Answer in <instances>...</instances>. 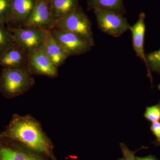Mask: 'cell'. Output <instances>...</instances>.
<instances>
[{
  "instance_id": "22",
  "label": "cell",
  "mask_w": 160,
  "mask_h": 160,
  "mask_svg": "<svg viewBox=\"0 0 160 160\" xmlns=\"http://www.w3.org/2000/svg\"><path fill=\"white\" fill-rule=\"evenodd\" d=\"M135 160H159L157 158L154 156L152 155H149L145 157H136Z\"/></svg>"
},
{
  "instance_id": "18",
  "label": "cell",
  "mask_w": 160,
  "mask_h": 160,
  "mask_svg": "<svg viewBox=\"0 0 160 160\" xmlns=\"http://www.w3.org/2000/svg\"><path fill=\"white\" fill-rule=\"evenodd\" d=\"M12 0H0V23L9 25L11 17Z\"/></svg>"
},
{
  "instance_id": "1",
  "label": "cell",
  "mask_w": 160,
  "mask_h": 160,
  "mask_svg": "<svg viewBox=\"0 0 160 160\" xmlns=\"http://www.w3.org/2000/svg\"><path fill=\"white\" fill-rule=\"evenodd\" d=\"M0 135L54 159L50 140L37 121L30 117L14 115L9 125Z\"/></svg>"
},
{
  "instance_id": "19",
  "label": "cell",
  "mask_w": 160,
  "mask_h": 160,
  "mask_svg": "<svg viewBox=\"0 0 160 160\" xmlns=\"http://www.w3.org/2000/svg\"><path fill=\"white\" fill-rule=\"evenodd\" d=\"M144 117L150 122H160V104L159 103L153 106L146 107L144 113Z\"/></svg>"
},
{
  "instance_id": "5",
  "label": "cell",
  "mask_w": 160,
  "mask_h": 160,
  "mask_svg": "<svg viewBox=\"0 0 160 160\" xmlns=\"http://www.w3.org/2000/svg\"><path fill=\"white\" fill-rule=\"evenodd\" d=\"M99 28L102 32L118 38L130 30L131 25L123 16L103 10L93 11Z\"/></svg>"
},
{
  "instance_id": "21",
  "label": "cell",
  "mask_w": 160,
  "mask_h": 160,
  "mask_svg": "<svg viewBox=\"0 0 160 160\" xmlns=\"http://www.w3.org/2000/svg\"><path fill=\"white\" fill-rule=\"evenodd\" d=\"M150 129L156 138V141L154 142L156 146H158L160 143V122L151 123Z\"/></svg>"
},
{
  "instance_id": "9",
  "label": "cell",
  "mask_w": 160,
  "mask_h": 160,
  "mask_svg": "<svg viewBox=\"0 0 160 160\" xmlns=\"http://www.w3.org/2000/svg\"><path fill=\"white\" fill-rule=\"evenodd\" d=\"M28 69L30 72L50 78L57 76V67L53 65L43 47L32 52L28 57Z\"/></svg>"
},
{
  "instance_id": "4",
  "label": "cell",
  "mask_w": 160,
  "mask_h": 160,
  "mask_svg": "<svg viewBox=\"0 0 160 160\" xmlns=\"http://www.w3.org/2000/svg\"><path fill=\"white\" fill-rule=\"evenodd\" d=\"M18 45L28 54L43 47L50 30L32 27L8 26Z\"/></svg>"
},
{
  "instance_id": "13",
  "label": "cell",
  "mask_w": 160,
  "mask_h": 160,
  "mask_svg": "<svg viewBox=\"0 0 160 160\" xmlns=\"http://www.w3.org/2000/svg\"><path fill=\"white\" fill-rule=\"evenodd\" d=\"M43 48L49 59L58 68L62 66L69 57L53 37L50 30L43 45Z\"/></svg>"
},
{
  "instance_id": "24",
  "label": "cell",
  "mask_w": 160,
  "mask_h": 160,
  "mask_svg": "<svg viewBox=\"0 0 160 160\" xmlns=\"http://www.w3.org/2000/svg\"><path fill=\"white\" fill-rule=\"evenodd\" d=\"M159 103V104H160V100L159 102V103Z\"/></svg>"
},
{
  "instance_id": "7",
  "label": "cell",
  "mask_w": 160,
  "mask_h": 160,
  "mask_svg": "<svg viewBox=\"0 0 160 160\" xmlns=\"http://www.w3.org/2000/svg\"><path fill=\"white\" fill-rule=\"evenodd\" d=\"M37 152L0 135V160H46Z\"/></svg>"
},
{
  "instance_id": "20",
  "label": "cell",
  "mask_w": 160,
  "mask_h": 160,
  "mask_svg": "<svg viewBox=\"0 0 160 160\" xmlns=\"http://www.w3.org/2000/svg\"><path fill=\"white\" fill-rule=\"evenodd\" d=\"M120 146L125 160H135V154L138 150L132 151L123 143H120Z\"/></svg>"
},
{
  "instance_id": "6",
  "label": "cell",
  "mask_w": 160,
  "mask_h": 160,
  "mask_svg": "<svg viewBox=\"0 0 160 160\" xmlns=\"http://www.w3.org/2000/svg\"><path fill=\"white\" fill-rule=\"evenodd\" d=\"M50 32L69 57L85 54L92 47L76 35L69 32L53 28Z\"/></svg>"
},
{
  "instance_id": "15",
  "label": "cell",
  "mask_w": 160,
  "mask_h": 160,
  "mask_svg": "<svg viewBox=\"0 0 160 160\" xmlns=\"http://www.w3.org/2000/svg\"><path fill=\"white\" fill-rule=\"evenodd\" d=\"M89 10H103L124 16L126 13L123 0H87Z\"/></svg>"
},
{
  "instance_id": "16",
  "label": "cell",
  "mask_w": 160,
  "mask_h": 160,
  "mask_svg": "<svg viewBox=\"0 0 160 160\" xmlns=\"http://www.w3.org/2000/svg\"><path fill=\"white\" fill-rule=\"evenodd\" d=\"M147 76L149 78L152 86V72L160 76V49L146 54Z\"/></svg>"
},
{
  "instance_id": "12",
  "label": "cell",
  "mask_w": 160,
  "mask_h": 160,
  "mask_svg": "<svg viewBox=\"0 0 160 160\" xmlns=\"http://www.w3.org/2000/svg\"><path fill=\"white\" fill-rule=\"evenodd\" d=\"M146 14L143 12H141L137 22L133 26H131L130 31L132 36L133 50L137 57L143 61L146 66V53L144 49V41L146 31Z\"/></svg>"
},
{
  "instance_id": "14",
  "label": "cell",
  "mask_w": 160,
  "mask_h": 160,
  "mask_svg": "<svg viewBox=\"0 0 160 160\" xmlns=\"http://www.w3.org/2000/svg\"><path fill=\"white\" fill-rule=\"evenodd\" d=\"M49 2L55 23L71 13L79 6L78 0H49Z\"/></svg>"
},
{
  "instance_id": "10",
  "label": "cell",
  "mask_w": 160,
  "mask_h": 160,
  "mask_svg": "<svg viewBox=\"0 0 160 160\" xmlns=\"http://www.w3.org/2000/svg\"><path fill=\"white\" fill-rule=\"evenodd\" d=\"M36 0H12L11 17L9 25L23 27L34 9Z\"/></svg>"
},
{
  "instance_id": "3",
  "label": "cell",
  "mask_w": 160,
  "mask_h": 160,
  "mask_svg": "<svg viewBox=\"0 0 160 160\" xmlns=\"http://www.w3.org/2000/svg\"><path fill=\"white\" fill-rule=\"evenodd\" d=\"M53 28L71 32L92 47L95 46L91 22L80 6L71 13L55 23Z\"/></svg>"
},
{
  "instance_id": "17",
  "label": "cell",
  "mask_w": 160,
  "mask_h": 160,
  "mask_svg": "<svg viewBox=\"0 0 160 160\" xmlns=\"http://www.w3.org/2000/svg\"><path fill=\"white\" fill-rule=\"evenodd\" d=\"M13 35L6 24L0 23V56L16 44Z\"/></svg>"
},
{
  "instance_id": "23",
  "label": "cell",
  "mask_w": 160,
  "mask_h": 160,
  "mask_svg": "<svg viewBox=\"0 0 160 160\" xmlns=\"http://www.w3.org/2000/svg\"><path fill=\"white\" fill-rule=\"evenodd\" d=\"M118 160H125V158H122Z\"/></svg>"
},
{
  "instance_id": "2",
  "label": "cell",
  "mask_w": 160,
  "mask_h": 160,
  "mask_svg": "<svg viewBox=\"0 0 160 160\" xmlns=\"http://www.w3.org/2000/svg\"><path fill=\"white\" fill-rule=\"evenodd\" d=\"M34 84V79L26 69L4 68L0 75V91L7 98L23 94Z\"/></svg>"
},
{
  "instance_id": "8",
  "label": "cell",
  "mask_w": 160,
  "mask_h": 160,
  "mask_svg": "<svg viewBox=\"0 0 160 160\" xmlns=\"http://www.w3.org/2000/svg\"><path fill=\"white\" fill-rule=\"evenodd\" d=\"M49 0H36L31 15L23 27L51 30L54 26Z\"/></svg>"
},
{
  "instance_id": "25",
  "label": "cell",
  "mask_w": 160,
  "mask_h": 160,
  "mask_svg": "<svg viewBox=\"0 0 160 160\" xmlns=\"http://www.w3.org/2000/svg\"><path fill=\"white\" fill-rule=\"evenodd\" d=\"M158 146H160V144H159Z\"/></svg>"
},
{
  "instance_id": "11",
  "label": "cell",
  "mask_w": 160,
  "mask_h": 160,
  "mask_svg": "<svg viewBox=\"0 0 160 160\" xmlns=\"http://www.w3.org/2000/svg\"><path fill=\"white\" fill-rule=\"evenodd\" d=\"M28 53L16 44L0 56V66L4 68L28 69Z\"/></svg>"
}]
</instances>
